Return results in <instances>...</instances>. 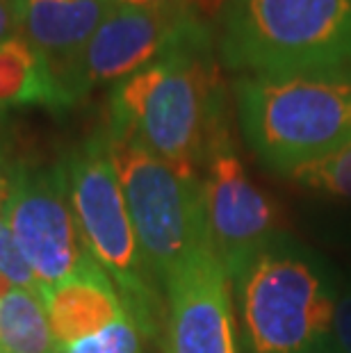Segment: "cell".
<instances>
[{
    "instance_id": "6da1fadb",
    "label": "cell",
    "mask_w": 351,
    "mask_h": 353,
    "mask_svg": "<svg viewBox=\"0 0 351 353\" xmlns=\"http://www.w3.org/2000/svg\"><path fill=\"white\" fill-rule=\"evenodd\" d=\"M212 41V28L199 21L162 57L117 82L108 132L130 137L178 174L201 178L212 141L230 125Z\"/></svg>"
},
{
    "instance_id": "7a4b0ae2",
    "label": "cell",
    "mask_w": 351,
    "mask_h": 353,
    "mask_svg": "<svg viewBox=\"0 0 351 353\" xmlns=\"http://www.w3.org/2000/svg\"><path fill=\"white\" fill-rule=\"evenodd\" d=\"M228 281L242 353H340V288L297 239L283 232Z\"/></svg>"
},
{
    "instance_id": "3957f363",
    "label": "cell",
    "mask_w": 351,
    "mask_h": 353,
    "mask_svg": "<svg viewBox=\"0 0 351 353\" xmlns=\"http://www.w3.org/2000/svg\"><path fill=\"white\" fill-rule=\"evenodd\" d=\"M214 41L240 76L351 69V0H226Z\"/></svg>"
},
{
    "instance_id": "277c9868",
    "label": "cell",
    "mask_w": 351,
    "mask_h": 353,
    "mask_svg": "<svg viewBox=\"0 0 351 353\" xmlns=\"http://www.w3.org/2000/svg\"><path fill=\"white\" fill-rule=\"evenodd\" d=\"M233 94L246 146L279 176L351 139V69L240 76Z\"/></svg>"
},
{
    "instance_id": "5b68a950",
    "label": "cell",
    "mask_w": 351,
    "mask_h": 353,
    "mask_svg": "<svg viewBox=\"0 0 351 353\" xmlns=\"http://www.w3.org/2000/svg\"><path fill=\"white\" fill-rule=\"evenodd\" d=\"M66 178L82 242L117 285L139 333L158 335V294L132 228L108 134H96L69 157Z\"/></svg>"
},
{
    "instance_id": "8992f818",
    "label": "cell",
    "mask_w": 351,
    "mask_h": 353,
    "mask_svg": "<svg viewBox=\"0 0 351 353\" xmlns=\"http://www.w3.org/2000/svg\"><path fill=\"white\" fill-rule=\"evenodd\" d=\"M106 134L139 251L155 283L164 285L185 260L210 246L201 178L178 174L130 137Z\"/></svg>"
},
{
    "instance_id": "52a82bcc",
    "label": "cell",
    "mask_w": 351,
    "mask_h": 353,
    "mask_svg": "<svg viewBox=\"0 0 351 353\" xmlns=\"http://www.w3.org/2000/svg\"><path fill=\"white\" fill-rule=\"evenodd\" d=\"M201 190L210 246L228 278L283 235L279 208L244 169L230 125L212 141Z\"/></svg>"
},
{
    "instance_id": "ba28073f",
    "label": "cell",
    "mask_w": 351,
    "mask_h": 353,
    "mask_svg": "<svg viewBox=\"0 0 351 353\" xmlns=\"http://www.w3.org/2000/svg\"><path fill=\"white\" fill-rule=\"evenodd\" d=\"M3 216L43 288L59 283L92 255L82 242L64 164L12 171Z\"/></svg>"
},
{
    "instance_id": "9c48e42d",
    "label": "cell",
    "mask_w": 351,
    "mask_h": 353,
    "mask_svg": "<svg viewBox=\"0 0 351 353\" xmlns=\"http://www.w3.org/2000/svg\"><path fill=\"white\" fill-rule=\"evenodd\" d=\"M203 21L197 10L167 12L117 5L73 66L66 94L76 103L94 87L121 82L162 57Z\"/></svg>"
},
{
    "instance_id": "30bf717a",
    "label": "cell",
    "mask_w": 351,
    "mask_h": 353,
    "mask_svg": "<svg viewBox=\"0 0 351 353\" xmlns=\"http://www.w3.org/2000/svg\"><path fill=\"white\" fill-rule=\"evenodd\" d=\"M169 353H242L226 269L205 246L164 283Z\"/></svg>"
},
{
    "instance_id": "8fae6325",
    "label": "cell",
    "mask_w": 351,
    "mask_h": 353,
    "mask_svg": "<svg viewBox=\"0 0 351 353\" xmlns=\"http://www.w3.org/2000/svg\"><path fill=\"white\" fill-rule=\"evenodd\" d=\"M117 5V0H26L21 5L19 37L48 64L66 101V82L80 52Z\"/></svg>"
},
{
    "instance_id": "7c38bea8",
    "label": "cell",
    "mask_w": 351,
    "mask_h": 353,
    "mask_svg": "<svg viewBox=\"0 0 351 353\" xmlns=\"http://www.w3.org/2000/svg\"><path fill=\"white\" fill-rule=\"evenodd\" d=\"M41 299L59 347L99 333L128 314L117 285L92 255L59 283L43 288Z\"/></svg>"
},
{
    "instance_id": "4fadbf2b",
    "label": "cell",
    "mask_w": 351,
    "mask_h": 353,
    "mask_svg": "<svg viewBox=\"0 0 351 353\" xmlns=\"http://www.w3.org/2000/svg\"><path fill=\"white\" fill-rule=\"evenodd\" d=\"M19 103L69 105L53 71L21 37L0 43V108Z\"/></svg>"
},
{
    "instance_id": "5bb4252c",
    "label": "cell",
    "mask_w": 351,
    "mask_h": 353,
    "mask_svg": "<svg viewBox=\"0 0 351 353\" xmlns=\"http://www.w3.org/2000/svg\"><path fill=\"white\" fill-rule=\"evenodd\" d=\"M0 353H62L41 296L12 288L0 299Z\"/></svg>"
},
{
    "instance_id": "9a60e30c",
    "label": "cell",
    "mask_w": 351,
    "mask_h": 353,
    "mask_svg": "<svg viewBox=\"0 0 351 353\" xmlns=\"http://www.w3.org/2000/svg\"><path fill=\"white\" fill-rule=\"evenodd\" d=\"M283 178L312 194L351 201V139L319 160L288 171Z\"/></svg>"
},
{
    "instance_id": "2e32d148",
    "label": "cell",
    "mask_w": 351,
    "mask_h": 353,
    "mask_svg": "<svg viewBox=\"0 0 351 353\" xmlns=\"http://www.w3.org/2000/svg\"><path fill=\"white\" fill-rule=\"evenodd\" d=\"M62 353H141V333L128 314L94 335L62 347Z\"/></svg>"
},
{
    "instance_id": "e0dca14e",
    "label": "cell",
    "mask_w": 351,
    "mask_h": 353,
    "mask_svg": "<svg viewBox=\"0 0 351 353\" xmlns=\"http://www.w3.org/2000/svg\"><path fill=\"white\" fill-rule=\"evenodd\" d=\"M0 274H3L14 288H23L37 296L43 294V285L39 283V278L34 276V272L26 262L17 239L12 235V228L7 226L3 214H0Z\"/></svg>"
},
{
    "instance_id": "ac0fdd59",
    "label": "cell",
    "mask_w": 351,
    "mask_h": 353,
    "mask_svg": "<svg viewBox=\"0 0 351 353\" xmlns=\"http://www.w3.org/2000/svg\"><path fill=\"white\" fill-rule=\"evenodd\" d=\"M335 342L340 353H351V281L338 292L335 305Z\"/></svg>"
},
{
    "instance_id": "d6986e66",
    "label": "cell",
    "mask_w": 351,
    "mask_h": 353,
    "mask_svg": "<svg viewBox=\"0 0 351 353\" xmlns=\"http://www.w3.org/2000/svg\"><path fill=\"white\" fill-rule=\"evenodd\" d=\"M19 37V10L7 0H0V43Z\"/></svg>"
},
{
    "instance_id": "ffe728a7",
    "label": "cell",
    "mask_w": 351,
    "mask_h": 353,
    "mask_svg": "<svg viewBox=\"0 0 351 353\" xmlns=\"http://www.w3.org/2000/svg\"><path fill=\"white\" fill-rule=\"evenodd\" d=\"M117 3L128 7H141V10H167V12L194 10L192 0H117Z\"/></svg>"
},
{
    "instance_id": "44dd1931",
    "label": "cell",
    "mask_w": 351,
    "mask_h": 353,
    "mask_svg": "<svg viewBox=\"0 0 351 353\" xmlns=\"http://www.w3.org/2000/svg\"><path fill=\"white\" fill-rule=\"evenodd\" d=\"M10 178L12 174H7L3 169V162H0V212L5 210V203L10 199Z\"/></svg>"
},
{
    "instance_id": "7402d4cb",
    "label": "cell",
    "mask_w": 351,
    "mask_h": 353,
    "mask_svg": "<svg viewBox=\"0 0 351 353\" xmlns=\"http://www.w3.org/2000/svg\"><path fill=\"white\" fill-rule=\"evenodd\" d=\"M226 3V0H192V5H194V10H197L199 14L201 12H210L217 17V12L221 10V5Z\"/></svg>"
},
{
    "instance_id": "603a6c76",
    "label": "cell",
    "mask_w": 351,
    "mask_h": 353,
    "mask_svg": "<svg viewBox=\"0 0 351 353\" xmlns=\"http://www.w3.org/2000/svg\"><path fill=\"white\" fill-rule=\"evenodd\" d=\"M7 3H10V5H14V7H17V10H21V5H23L26 0H7Z\"/></svg>"
}]
</instances>
